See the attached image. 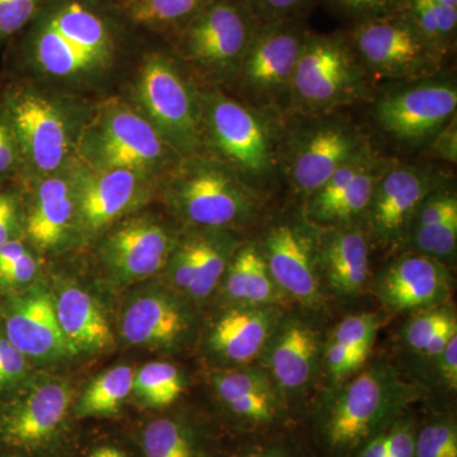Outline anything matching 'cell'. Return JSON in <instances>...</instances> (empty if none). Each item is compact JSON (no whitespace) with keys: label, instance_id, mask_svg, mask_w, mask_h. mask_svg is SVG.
<instances>
[{"label":"cell","instance_id":"6da1fadb","mask_svg":"<svg viewBox=\"0 0 457 457\" xmlns=\"http://www.w3.org/2000/svg\"><path fill=\"white\" fill-rule=\"evenodd\" d=\"M140 41L116 0H46L5 47L7 74L86 97L114 80Z\"/></svg>","mask_w":457,"mask_h":457},{"label":"cell","instance_id":"7a4b0ae2","mask_svg":"<svg viewBox=\"0 0 457 457\" xmlns=\"http://www.w3.org/2000/svg\"><path fill=\"white\" fill-rule=\"evenodd\" d=\"M420 396L392 363H366L345 383L330 386L312 411L318 457H352L361 445L385 431Z\"/></svg>","mask_w":457,"mask_h":457},{"label":"cell","instance_id":"3957f363","mask_svg":"<svg viewBox=\"0 0 457 457\" xmlns=\"http://www.w3.org/2000/svg\"><path fill=\"white\" fill-rule=\"evenodd\" d=\"M0 95L20 147L21 183L45 179L73 163L92 112L88 99L8 74L0 78Z\"/></svg>","mask_w":457,"mask_h":457},{"label":"cell","instance_id":"277c9868","mask_svg":"<svg viewBox=\"0 0 457 457\" xmlns=\"http://www.w3.org/2000/svg\"><path fill=\"white\" fill-rule=\"evenodd\" d=\"M203 154L237 171L258 191L269 187L281 170L284 119L228 96L201 88Z\"/></svg>","mask_w":457,"mask_h":457},{"label":"cell","instance_id":"5b68a950","mask_svg":"<svg viewBox=\"0 0 457 457\" xmlns=\"http://www.w3.org/2000/svg\"><path fill=\"white\" fill-rule=\"evenodd\" d=\"M159 187L171 212L191 228L233 231L258 218L263 204L261 191L206 154L183 158Z\"/></svg>","mask_w":457,"mask_h":457},{"label":"cell","instance_id":"8992f818","mask_svg":"<svg viewBox=\"0 0 457 457\" xmlns=\"http://www.w3.org/2000/svg\"><path fill=\"white\" fill-rule=\"evenodd\" d=\"M126 101L183 158L203 154L201 87L167 47L141 53Z\"/></svg>","mask_w":457,"mask_h":457},{"label":"cell","instance_id":"52a82bcc","mask_svg":"<svg viewBox=\"0 0 457 457\" xmlns=\"http://www.w3.org/2000/svg\"><path fill=\"white\" fill-rule=\"evenodd\" d=\"M77 159L93 170H128L162 180L183 156L126 99L93 104L77 147Z\"/></svg>","mask_w":457,"mask_h":457},{"label":"cell","instance_id":"ba28073f","mask_svg":"<svg viewBox=\"0 0 457 457\" xmlns=\"http://www.w3.org/2000/svg\"><path fill=\"white\" fill-rule=\"evenodd\" d=\"M260 21L240 0H212L167 41L201 88L234 86Z\"/></svg>","mask_w":457,"mask_h":457},{"label":"cell","instance_id":"9c48e42d","mask_svg":"<svg viewBox=\"0 0 457 457\" xmlns=\"http://www.w3.org/2000/svg\"><path fill=\"white\" fill-rule=\"evenodd\" d=\"M371 98V78L354 55L345 29H308L295 69L288 117L323 116Z\"/></svg>","mask_w":457,"mask_h":457},{"label":"cell","instance_id":"30bf717a","mask_svg":"<svg viewBox=\"0 0 457 457\" xmlns=\"http://www.w3.org/2000/svg\"><path fill=\"white\" fill-rule=\"evenodd\" d=\"M73 414V392L65 381L32 385L0 405V453L65 457L71 451Z\"/></svg>","mask_w":457,"mask_h":457},{"label":"cell","instance_id":"8fae6325","mask_svg":"<svg viewBox=\"0 0 457 457\" xmlns=\"http://www.w3.org/2000/svg\"><path fill=\"white\" fill-rule=\"evenodd\" d=\"M352 50L370 78L420 80L440 73L446 56L432 46L405 9L352 23L345 29Z\"/></svg>","mask_w":457,"mask_h":457},{"label":"cell","instance_id":"7c38bea8","mask_svg":"<svg viewBox=\"0 0 457 457\" xmlns=\"http://www.w3.org/2000/svg\"><path fill=\"white\" fill-rule=\"evenodd\" d=\"M308 29L303 18L261 22L255 29L234 86L245 104L288 117L291 86Z\"/></svg>","mask_w":457,"mask_h":457},{"label":"cell","instance_id":"4fadbf2b","mask_svg":"<svg viewBox=\"0 0 457 457\" xmlns=\"http://www.w3.org/2000/svg\"><path fill=\"white\" fill-rule=\"evenodd\" d=\"M309 123L284 132L281 170L295 194L311 197L339 168L371 149L366 135L350 120L332 113L306 117Z\"/></svg>","mask_w":457,"mask_h":457},{"label":"cell","instance_id":"5bb4252c","mask_svg":"<svg viewBox=\"0 0 457 457\" xmlns=\"http://www.w3.org/2000/svg\"><path fill=\"white\" fill-rule=\"evenodd\" d=\"M318 230L303 215L290 216L272 222L257 242L279 290L309 311L323 308L328 296L319 269Z\"/></svg>","mask_w":457,"mask_h":457},{"label":"cell","instance_id":"9a60e30c","mask_svg":"<svg viewBox=\"0 0 457 457\" xmlns=\"http://www.w3.org/2000/svg\"><path fill=\"white\" fill-rule=\"evenodd\" d=\"M457 89L449 79L431 77L390 89L376 101V125L409 146L428 145L453 120Z\"/></svg>","mask_w":457,"mask_h":457},{"label":"cell","instance_id":"2e32d148","mask_svg":"<svg viewBox=\"0 0 457 457\" xmlns=\"http://www.w3.org/2000/svg\"><path fill=\"white\" fill-rule=\"evenodd\" d=\"M212 380L216 400L237 437L294 431V409L261 366L218 370Z\"/></svg>","mask_w":457,"mask_h":457},{"label":"cell","instance_id":"e0dca14e","mask_svg":"<svg viewBox=\"0 0 457 457\" xmlns=\"http://www.w3.org/2000/svg\"><path fill=\"white\" fill-rule=\"evenodd\" d=\"M161 186V180L128 170H93L75 163L78 228L79 237L104 233L123 216L143 206Z\"/></svg>","mask_w":457,"mask_h":457},{"label":"cell","instance_id":"ac0fdd59","mask_svg":"<svg viewBox=\"0 0 457 457\" xmlns=\"http://www.w3.org/2000/svg\"><path fill=\"white\" fill-rule=\"evenodd\" d=\"M442 183L444 177L431 167L396 162L378 180L363 216L370 239L387 248L403 246L420 204Z\"/></svg>","mask_w":457,"mask_h":457},{"label":"cell","instance_id":"d6986e66","mask_svg":"<svg viewBox=\"0 0 457 457\" xmlns=\"http://www.w3.org/2000/svg\"><path fill=\"white\" fill-rule=\"evenodd\" d=\"M323 348L320 330L311 319L285 312L262 352L258 366L267 372L291 408L299 404L311 390Z\"/></svg>","mask_w":457,"mask_h":457},{"label":"cell","instance_id":"ffe728a7","mask_svg":"<svg viewBox=\"0 0 457 457\" xmlns=\"http://www.w3.org/2000/svg\"><path fill=\"white\" fill-rule=\"evenodd\" d=\"M75 163L33 182L20 183L23 192V237L37 251L64 248L78 228Z\"/></svg>","mask_w":457,"mask_h":457},{"label":"cell","instance_id":"44dd1931","mask_svg":"<svg viewBox=\"0 0 457 457\" xmlns=\"http://www.w3.org/2000/svg\"><path fill=\"white\" fill-rule=\"evenodd\" d=\"M371 288L387 312L413 314L449 303L453 278L441 262L407 252L378 270Z\"/></svg>","mask_w":457,"mask_h":457},{"label":"cell","instance_id":"7402d4cb","mask_svg":"<svg viewBox=\"0 0 457 457\" xmlns=\"http://www.w3.org/2000/svg\"><path fill=\"white\" fill-rule=\"evenodd\" d=\"M179 234L149 216L129 219L102 242V261L120 281H139L165 269Z\"/></svg>","mask_w":457,"mask_h":457},{"label":"cell","instance_id":"603a6c76","mask_svg":"<svg viewBox=\"0 0 457 457\" xmlns=\"http://www.w3.org/2000/svg\"><path fill=\"white\" fill-rule=\"evenodd\" d=\"M370 240L362 221L319 228V269L328 295L350 302L365 291L370 278Z\"/></svg>","mask_w":457,"mask_h":457},{"label":"cell","instance_id":"cb8c5ba5","mask_svg":"<svg viewBox=\"0 0 457 457\" xmlns=\"http://www.w3.org/2000/svg\"><path fill=\"white\" fill-rule=\"evenodd\" d=\"M284 314L281 306L231 305L210 329V353L225 369L258 362Z\"/></svg>","mask_w":457,"mask_h":457},{"label":"cell","instance_id":"d4e9b609","mask_svg":"<svg viewBox=\"0 0 457 457\" xmlns=\"http://www.w3.org/2000/svg\"><path fill=\"white\" fill-rule=\"evenodd\" d=\"M3 335L31 359L56 360L73 354L57 321L55 303L44 291H29L9 300Z\"/></svg>","mask_w":457,"mask_h":457},{"label":"cell","instance_id":"484cf974","mask_svg":"<svg viewBox=\"0 0 457 457\" xmlns=\"http://www.w3.org/2000/svg\"><path fill=\"white\" fill-rule=\"evenodd\" d=\"M195 318L187 303L170 294L137 297L122 315L126 342L154 348H179L191 338Z\"/></svg>","mask_w":457,"mask_h":457},{"label":"cell","instance_id":"4316f807","mask_svg":"<svg viewBox=\"0 0 457 457\" xmlns=\"http://www.w3.org/2000/svg\"><path fill=\"white\" fill-rule=\"evenodd\" d=\"M242 243L233 231L224 228H191L179 237L174 252L185 261L191 273L189 299L200 302L213 293Z\"/></svg>","mask_w":457,"mask_h":457},{"label":"cell","instance_id":"83f0119b","mask_svg":"<svg viewBox=\"0 0 457 457\" xmlns=\"http://www.w3.org/2000/svg\"><path fill=\"white\" fill-rule=\"evenodd\" d=\"M204 426L188 418L161 416L141 426L137 447L141 457H215L220 447Z\"/></svg>","mask_w":457,"mask_h":457},{"label":"cell","instance_id":"f1b7e54d","mask_svg":"<svg viewBox=\"0 0 457 457\" xmlns=\"http://www.w3.org/2000/svg\"><path fill=\"white\" fill-rule=\"evenodd\" d=\"M57 321L73 354L98 353L113 343L104 312L88 293L66 287L55 303Z\"/></svg>","mask_w":457,"mask_h":457},{"label":"cell","instance_id":"f546056e","mask_svg":"<svg viewBox=\"0 0 457 457\" xmlns=\"http://www.w3.org/2000/svg\"><path fill=\"white\" fill-rule=\"evenodd\" d=\"M132 26L170 41L212 0H116Z\"/></svg>","mask_w":457,"mask_h":457},{"label":"cell","instance_id":"4dcf8cb0","mask_svg":"<svg viewBox=\"0 0 457 457\" xmlns=\"http://www.w3.org/2000/svg\"><path fill=\"white\" fill-rule=\"evenodd\" d=\"M134 378V370L129 366H117L99 375L75 403V417L78 420L116 417L132 393Z\"/></svg>","mask_w":457,"mask_h":457},{"label":"cell","instance_id":"1f68e13d","mask_svg":"<svg viewBox=\"0 0 457 457\" xmlns=\"http://www.w3.org/2000/svg\"><path fill=\"white\" fill-rule=\"evenodd\" d=\"M183 392V376L173 363L150 362L135 374L132 393L146 407H170L180 398Z\"/></svg>","mask_w":457,"mask_h":457},{"label":"cell","instance_id":"d6a6232c","mask_svg":"<svg viewBox=\"0 0 457 457\" xmlns=\"http://www.w3.org/2000/svg\"><path fill=\"white\" fill-rule=\"evenodd\" d=\"M405 12L436 50L447 56L456 45L457 8L433 0H405Z\"/></svg>","mask_w":457,"mask_h":457},{"label":"cell","instance_id":"836d02e7","mask_svg":"<svg viewBox=\"0 0 457 457\" xmlns=\"http://www.w3.org/2000/svg\"><path fill=\"white\" fill-rule=\"evenodd\" d=\"M403 246L411 253L427 255L445 266L453 263L457 248V216L449 220L411 227Z\"/></svg>","mask_w":457,"mask_h":457},{"label":"cell","instance_id":"e575fe53","mask_svg":"<svg viewBox=\"0 0 457 457\" xmlns=\"http://www.w3.org/2000/svg\"><path fill=\"white\" fill-rule=\"evenodd\" d=\"M237 440L230 450L220 447L215 457H312L294 431L239 436Z\"/></svg>","mask_w":457,"mask_h":457},{"label":"cell","instance_id":"d590c367","mask_svg":"<svg viewBox=\"0 0 457 457\" xmlns=\"http://www.w3.org/2000/svg\"><path fill=\"white\" fill-rule=\"evenodd\" d=\"M416 457H457V420L451 411H437L420 420Z\"/></svg>","mask_w":457,"mask_h":457},{"label":"cell","instance_id":"8d00e7d4","mask_svg":"<svg viewBox=\"0 0 457 457\" xmlns=\"http://www.w3.org/2000/svg\"><path fill=\"white\" fill-rule=\"evenodd\" d=\"M451 326H457L456 312L449 303H445L413 312L403 327L400 337L407 350L418 354L425 350L436 333Z\"/></svg>","mask_w":457,"mask_h":457},{"label":"cell","instance_id":"74e56055","mask_svg":"<svg viewBox=\"0 0 457 457\" xmlns=\"http://www.w3.org/2000/svg\"><path fill=\"white\" fill-rule=\"evenodd\" d=\"M38 263L25 239L0 245V287L16 290L37 275Z\"/></svg>","mask_w":457,"mask_h":457},{"label":"cell","instance_id":"f35d334b","mask_svg":"<svg viewBox=\"0 0 457 457\" xmlns=\"http://www.w3.org/2000/svg\"><path fill=\"white\" fill-rule=\"evenodd\" d=\"M380 326V317L374 312L350 315L338 323L328 339L345 345L351 350L370 354Z\"/></svg>","mask_w":457,"mask_h":457},{"label":"cell","instance_id":"ab89813d","mask_svg":"<svg viewBox=\"0 0 457 457\" xmlns=\"http://www.w3.org/2000/svg\"><path fill=\"white\" fill-rule=\"evenodd\" d=\"M369 357L365 352L351 350L329 339L324 342L321 363L329 378L330 386L345 383L357 374L368 363Z\"/></svg>","mask_w":457,"mask_h":457},{"label":"cell","instance_id":"60d3db41","mask_svg":"<svg viewBox=\"0 0 457 457\" xmlns=\"http://www.w3.org/2000/svg\"><path fill=\"white\" fill-rule=\"evenodd\" d=\"M337 16L357 23L389 16L404 8L405 0H319Z\"/></svg>","mask_w":457,"mask_h":457},{"label":"cell","instance_id":"b9f144b4","mask_svg":"<svg viewBox=\"0 0 457 457\" xmlns=\"http://www.w3.org/2000/svg\"><path fill=\"white\" fill-rule=\"evenodd\" d=\"M46 0H0V51L29 26Z\"/></svg>","mask_w":457,"mask_h":457},{"label":"cell","instance_id":"7bdbcfd3","mask_svg":"<svg viewBox=\"0 0 457 457\" xmlns=\"http://www.w3.org/2000/svg\"><path fill=\"white\" fill-rule=\"evenodd\" d=\"M23 237V192L20 183L0 186V245Z\"/></svg>","mask_w":457,"mask_h":457},{"label":"cell","instance_id":"ee69618b","mask_svg":"<svg viewBox=\"0 0 457 457\" xmlns=\"http://www.w3.org/2000/svg\"><path fill=\"white\" fill-rule=\"evenodd\" d=\"M21 179V155L16 132L0 95V186Z\"/></svg>","mask_w":457,"mask_h":457},{"label":"cell","instance_id":"f6af8a7d","mask_svg":"<svg viewBox=\"0 0 457 457\" xmlns=\"http://www.w3.org/2000/svg\"><path fill=\"white\" fill-rule=\"evenodd\" d=\"M418 425L411 409L394 420L386 433V457H416Z\"/></svg>","mask_w":457,"mask_h":457},{"label":"cell","instance_id":"bcb514c9","mask_svg":"<svg viewBox=\"0 0 457 457\" xmlns=\"http://www.w3.org/2000/svg\"><path fill=\"white\" fill-rule=\"evenodd\" d=\"M260 22L303 18L314 5L315 0H240Z\"/></svg>","mask_w":457,"mask_h":457},{"label":"cell","instance_id":"7dc6e473","mask_svg":"<svg viewBox=\"0 0 457 457\" xmlns=\"http://www.w3.org/2000/svg\"><path fill=\"white\" fill-rule=\"evenodd\" d=\"M27 357L0 333V392L13 386L25 375Z\"/></svg>","mask_w":457,"mask_h":457},{"label":"cell","instance_id":"c3c4849f","mask_svg":"<svg viewBox=\"0 0 457 457\" xmlns=\"http://www.w3.org/2000/svg\"><path fill=\"white\" fill-rule=\"evenodd\" d=\"M442 386L447 387L449 392L457 389V336L453 337L444 352L432 363Z\"/></svg>","mask_w":457,"mask_h":457},{"label":"cell","instance_id":"681fc988","mask_svg":"<svg viewBox=\"0 0 457 457\" xmlns=\"http://www.w3.org/2000/svg\"><path fill=\"white\" fill-rule=\"evenodd\" d=\"M433 154L455 163L457 156L456 119L453 120L429 144Z\"/></svg>","mask_w":457,"mask_h":457},{"label":"cell","instance_id":"f907efd6","mask_svg":"<svg viewBox=\"0 0 457 457\" xmlns=\"http://www.w3.org/2000/svg\"><path fill=\"white\" fill-rule=\"evenodd\" d=\"M79 457H141L140 453H134L122 445L113 441H101L90 445L88 449L83 451Z\"/></svg>","mask_w":457,"mask_h":457},{"label":"cell","instance_id":"816d5d0a","mask_svg":"<svg viewBox=\"0 0 457 457\" xmlns=\"http://www.w3.org/2000/svg\"><path fill=\"white\" fill-rule=\"evenodd\" d=\"M433 2L437 3V4L457 8V0H433Z\"/></svg>","mask_w":457,"mask_h":457},{"label":"cell","instance_id":"f5cc1de1","mask_svg":"<svg viewBox=\"0 0 457 457\" xmlns=\"http://www.w3.org/2000/svg\"><path fill=\"white\" fill-rule=\"evenodd\" d=\"M0 457H12V456L5 455V453H0Z\"/></svg>","mask_w":457,"mask_h":457}]
</instances>
